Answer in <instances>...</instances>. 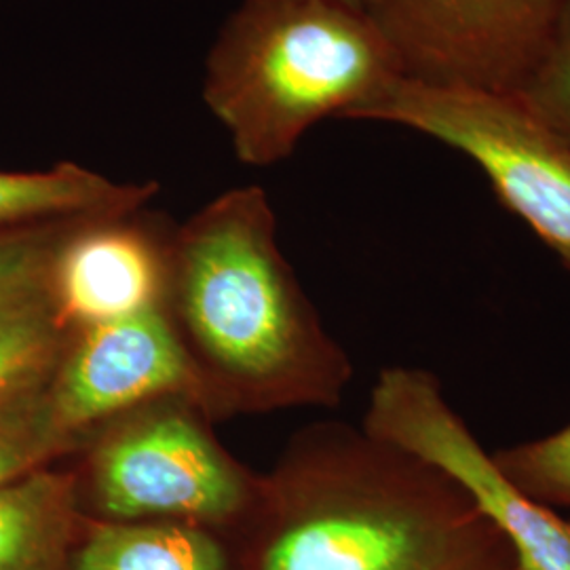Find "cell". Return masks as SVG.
I'll list each match as a JSON object with an SVG mask.
<instances>
[{"mask_svg": "<svg viewBox=\"0 0 570 570\" xmlns=\"http://www.w3.org/2000/svg\"><path fill=\"white\" fill-rule=\"evenodd\" d=\"M233 543L235 570H522L449 473L343 421L289 438Z\"/></svg>", "mask_w": 570, "mask_h": 570, "instance_id": "obj_1", "label": "cell"}, {"mask_svg": "<svg viewBox=\"0 0 570 570\" xmlns=\"http://www.w3.org/2000/svg\"><path fill=\"white\" fill-rule=\"evenodd\" d=\"M164 311L212 423L336 407L353 381L348 353L285 261L261 186L230 188L176 226Z\"/></svg>", "mask_w": 570, "mask_h": 570, "instance_id": "obj_2", "label": "cell"}, {"mask_svg": "<svg viewBox=\"0 0 570 570\" xmlns=\"http://www.w3.org/2000/svg\"><path fill=\"white\" fill-rule=\"evenodd\" d=\"M400 63L362 7L341 0H244L205 63L204 100L237 159H287L326 117L351 119Z\"/></svg>", "mask_w": 570, "mask_h": 570, "instance_id": "obj_3", "label": "cell"}, {"mask_svg": "<svg viewBox=\"0 0 570 570\" xmlns=\"http://www.w3.org/2000/svg\"><path fill=\"white\" fill-rule=\"evenodd\" d=\"M190 397L165 395L89 429L72 454L79 511L104 522H180L235 537L263 473L220 444Z\"/></svg>", "mask_w": 570, "mask_h": 570, "instance_id": "obj_4", "label": "cell"}, {"mask_svg": "<svg viewBox=\"0 0 570 570\" xmlns=\"http://www.w3.org/2000/svg\"><path fill=\"white\" fill-rule=\"evenodd\" d=\"M351 119L402 125L468 155L570 271V144L515 96L397 77Z\"/></svg>", "mask_w": 570, "mask_h": 570, "instance_id": "obj_5", "label": "cell"}, {"mask_svg": "<svg viewBox=\"0 0 570 570\" xmlns=\"http://www.w3.org/2000/svg\"><path fill=\"white\" fill-rule=\"evenodd\" d=\"M362 429L449 473L505 534L520 569L570 570V518L530 499L497 468L433 372L381 370Z\"/></svg>", "mask_w": 570, "mask_h": 570, "instance_id": "obj_6", "label": "cell"}, {"mask_svg": "<svg viewBox=\"0 0 570 570\" xmlns=\"http://www.w3.org/2000/svg\"><path fill=\"white\" fill-rule=\"evenodd\" d=\"M570 0H362L402 77L515 94Z\"/></svg>", "mask_w": 570, "mask_h": 570, "instance_id": "obj_7", "label": "cell"}, {"mask_svg": "<svg viewBox=\"0 0 570 570\" xmlns=\"http://www.w3.org/2000/svg\"><path fill=\"white\" fill-rule=\"evenodd\" d=\"M165 395H184L202 407L199 385L164 306L75 327L49 383L56 419L75 435Z\"/></svg>", "mask_w": 570, "mask_h": 570, "instance_id": "obj_8", "label": "cell"}, {"mask_svg": "<svg viewBox=\"0 0 570 570\" xmlns=\"http://www.w3.org/2000/svg\"><path fill=\"white\" fill-rule=\"evenodd\" d=\"M174 233L146 207L68 220L47 284L66 324L91 326L164 306Z\"/></svg>", "mask_w": 570, "mask_h": 570, "instance_id": "obj_9", "label": "cell"}, {"mask_svg": "<svg viewBox=\"0 0 570 570\" xmlns=\"http://www.w3.org/2000/svg\"><path fill=\"white\" fill-rule=\"evenodd\" d=\"M72 469L30 471L0 487V570H70L81 530Z\"/></svg>", "mask_w": 570, "mask_h": 570, "instance_id": "obj_10", "label": "cell"}, {"mask_svg": "<svg viewBox=\"0 0 570 570\" xmlns=\"http://www.w3.org/2000/svg\"><path fill=\"white\" fill-rule=\"evenodd\" d=\"M70 570H235V543L180 522H104L82 515Z\"/></svg>", "mask_w": 570, "mask_h": 570, "instance_id": "obj_11", "label": "cell"}, {"mask_svg": "<svg viewBox=\"0 0 570 570\" xmlns=\"http://www.w3.org/2000/svg\"><path fill=\"white\" fill-rule=\"evenodd\" d=\"M157 195V183H115L79 164H58L45 171H0V230L138 209Z\"/></svg>", "mask_w": 570, "mask_h": 570, "instance_id": "obj_12", "label": "cell"}, {"mask_svg": "<svg viewBox=\"0 0 570 570\" xmlns=\"http://www.w3.org/2000/svg\"><path fill=\"white\" fill-rule=\"evenodd\" d=\"M72 330L51 301L49 287L0 311V406L49 387Z\"/></svg>", "mask_w": 570, "mask_h": 570, "instance_id": "obj_13", "label": "cell"}, {"mask_svg": "<svg viewBox=\"0 0 570 570\" xmlns=\"http://www.w3.org/2000/svg\"><path fill=\"white\" fill-rule=\"evenodd\" d=\"M85 435L68 433L56 419L49 387L0 406V487L81 450Z\"/></svg>", "mask_w": 570, "mask_h": 570, "instance_id": "obj_14", "label": "cell"}, {"mask_svg": "<svg viewBox=\"0 0 570 570\" xmlns=\"http://www.w3.org/2000/svg\"><path fill=\"white\" fill-rule=\"evenodd\" d=\"M492 459L537 503L570 510V423L550 435L499 449Z\"/></svg>", "mask_w": 570, "mask_h": 570, "instance_id": "obj_15", "label": "cell"}, {"mask_svg": "<svg viewBox=\"0 0 570 570\" xmlns=\"http://www.w3.org/2000/svg\"><path fill=\"white\" fill-rule=\"evenodd\" d=\"M68 220L72 218L0 230V311L47 289L51 261Z\"/></svg>", "mask_w": 570, "mask_h": 570, "instance_id": "obj_16", "label": "cell"}, {"mask_svg": "<svg viewBox=\"0 0 570 570\" xmlns=\"http://www.w3.org/2000/svg\"><path fill=\"white\" fill-rule=\"evenodd\" d=\"M513 96L570 144V2L541 60Z\"/></svg>", "mask_w": 570, "mask_h": 570, "instance_id": "obj_17", "label": "cell"}, {"mask_svg": "<svg viewBox=\"0 0 570 570\" xmlns=\"http://www.w3.org/2000/svg\"><path fill=\"white\" fill-rule=\"evenodd\" d=\"M341 2H346V4H353V7H362V0H341Z\"/></svg>", "mask_w": 570, "mask_h": 570, "instance_id": "obj_18", "label": "cell"}]
</instances>
